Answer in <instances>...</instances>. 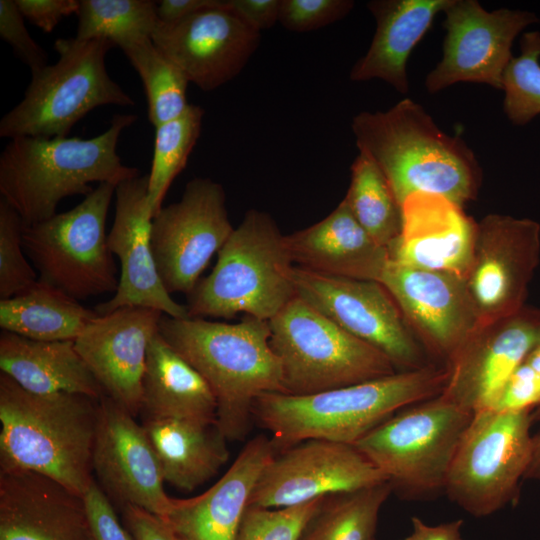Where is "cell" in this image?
<instances>
[{
    "mask_svg": "<svg viewBox=\"0 0 540 540\" xmlns=\"http://www.w3.org/2000/svg\"><path fill=\"white\" fill-rule=\"evenodd\" d=\"M446 381V366L430 364L309 395L264 393L252 418L276 453L310 439L354 445L398 411L439 396Z\"/></svg>",
    "mask_w": 540,
    "mask_h": 540,
    "instance_id": "cell-1",
    "label": "cell"
},
{
    "mask_svg": "<svg viewBox=\"0 0 540 540\" xmlns=\"http://www.w3.org/2000/svg\"><path fill=\"white\" fill-rule=\"evenodd\" d=\"M351 128L359 152L380 168L400 205L417 192L442 195L462 207L476 198L482 171L475 154L413 100L384 112H361Z\"/></svg>",
    "mask_w": 540,
    "mask_h": 540,
    "instance_id": "cell-2",
    "label": "cell"
},
{
    "mask_svg": "<svg viewBox=\"0 0 540 540\" xmlns=\"http://www.w3.org/2000/svg\"><path fill=\"white\" fill-rule=\"evenodd\" d=\"M100 400L75 393L35 394L0 374V472L47 476L84 496Z\"/></svg>",
    "mask_w": 540,
    "mask_h": 540,
    "instance_id": "cell-3",
    "label": "cell"
},
{
    "mask_svg": "<svg viewBox=\"0 0 540 540\" xmlns=\"http://www.w3.org/2000/svg\"><path fill=\"white\" fill-rule=\"evenodd\" d=\"M159 334L210 386L217 402V426L228 441L247 436L260 395L283 392L268 321L245 316L229 324L163 314Z\"/></svg>",
    "mask_w": 540,
    "mask_h": 540,
    "instance_id": "cell-4",
    "label": "cell"
},
{
    "mask_svg": "<svg viewBox=\"0 0 540 540\" xmlns=\"http://www.w3.org/2000/svg\"><path fill=\"white\" fill-rule=\"evenodd\" d=\"M136 114H116L102 134L79 137H17L0 154V195L24 225L56 214L61 200L90 194L94 182L118 185L139 176L122 163L117 145Z\"/></svg>",
    "mask_w": 540,
    "mask_h": 540,
    "instance_id": "cell-5",
    "label": "cell"
},
{
    "mask_svg": "<svg viewBox=\"0 0 540 540\" xmlns=\"http://www.w3.org/2000/svg\"><path fill=\"white\" fill-rule=\"evenodd\" d=\"M294 265L274 219L251 209L218 252L212 272L187 296L189 318L271 320L296 296Z\"/></svg>",
    "mask_w": 540,
    "mask_h": 540,
    "instance_id": "cell-6",
    "label": "cell"
},
{
    "mask_svg": "<svg viewBox=\"0 0 540 540\" xmlns=\"http://www.w3.org/2000/svg\"><path fill=\"white\" fill-rule=\"evenodd\" d=\"M106 39L59 38L58 60L33 73L23 99L0 121V136L67 137L97 107L132 106L134 100L109 76Z\"/></svg>",
    "mask_w": 540,
    "mask_h": 540,
    "instance_id": "cell-7",
    "label": "cell"
},
{
    "mask_svg": "<svg viewBox=\"0 0 540 540\" xmlns=\"http://www.w3.org/2000/svg\"><path fill=\"white\" fill-rule=\"evenodd\" d=\"M268 322L284 394L309 395L398 372L386 355L297 295Z\"/></svg>",
    "mask_w": 540,
    "mask_h": 540,
    "instance_id": "cell-8",
    "label": "cell"
},
{
    "mask_svg": "<svg viewBox=\"0 0 540 540\" xmlns=\"http://www.w3.org/2000/svg\"><path fill=\"white\" fill-rule=\"evenodd\" d=\"M473 413L441 395L406 407L354 446L405 497L444 491L460 439Z\"/></svg>",
    "mask_w": 540,
    "mask_h": 540,
    "instance_id": "cell-9",
    "label": "cell"
},
{
    "mask_svg": "<svg viewBox=\"0 0 540 540\" xmlns=\"http://www.w3.org/2000/svg\"><path fill=\"white\" fill-rule=\"evenodd\" d=\"M531 422L530 409L474 412L449 469L448 497L477 517L514 501L532 460Z\"/></svg>",
    "mask_w": 540,
    "mask_h": 540,
    "instance_id": "cell-10",
    "label": "cell"
},
{
    "mask_svg": "<svg viewBox=\"0 0 540 540\" xmlns=\"http://www.w3.org/2000/svg\"><path fill=\"white\" fill-rule=\"evenodd\" d=\"M115 189L100 183L74 208L24 225L23 247L40 280L77 300L116 292L119 277L105 230Z\"/></svg>",
    "mask_w": 540,
    "mask_h": 540,
    "instance_id": "cell-11",
    "label": "cell"
},
{
    "mask_svg": "<svg viewBox=\"0 0 540 540\" xmlns=\"http://www.w3.org/2000/svg\"><path fill=\"white\" fill-rule=\"evenodd\" d=\"M293 277L297 296L382 352L397 371L432 364L400 308L380 282L329 276L297 266Z\"/></svg>",
    "mask_w": 540,
    "mask_h": 540,
    "instance_id": "cell-12",
    "label": "cell"
},
{
    "mask_svg": "<svg viewBox=\"0 0 540 540\" xmlns=\"http://www.w3.org/2000/svg\"><path fill=\"white\" fill-rule=\"evenodd\" d=\"M233 230L223 186L210 178L190 180L181 199L152 219L153 255L167 292L188 296Z\"/></svg>",
    "mask_w": 540,
    "mask_h": 540,
    "instance_id": "cell-13",
    "label": "cell"
},
{
    "mask_svg": "<svg viewBox=\"0 0 540 540\" xmlns=\"http://www.w3.org/2000/svg\"><path fill=\"white\" fill-rule=\"evenodd\" d=\"M540 262V224L528 218L489 214L477 223L465 277L477 326L511 316L526 305Z\"/></svg>",
    "mask_w": 540,
    "mask_h": 540,
    "instance_id": "cell-14",
    "label": "cell"
},
{
    "mask_svg": "<svg viewBox=\"0 0 540 540\" xmlns=\"http://www.w3.org/2000/svg\"><path fill=\"white\" fill-rule=\"evenodd\" d=\"M384 482L385 476L354 445L310 439L272 457L248 507H291Z\"/></svg>",
    "mask_w": 540,
    "mask_h": 540,
    "instance_id": "cell-15",
    "label": "cell"
},
{
    "mask_svg": "<svg viewBox=\"0 0 540 540\" xmlns=\"http://www.w3.org/2000/svg\"><path fill=\"white\" fill-rule=\"evenodd\" d=\"M443 12V58L427 75V90L435 93L462 81L502 89L513 40L536 16L505 8L489 12L475 0H450Z\"/></svg>",
    "mask_w": 540,
    "mask_h": 540,
    "instance_id": "cell-16",
    "label": "cell"
},
{
    "mask_svg": "<svg viewBox=\"0 0 540 540\" xmlns=\"http://www.w3.org/2000/svg\"><path fill=\"white\" fill-rule=\"evenodd\" d=\"M92 470L99 487L120 509L132 505L163 519L169 513L173 498L165 492L159 461L143 425L108 396L99 402Z\"/></svg>",
    "mask_w": 540,
    "mask_h": 540,
    "instance_id": "cell-17",
    "label": "cell"
},
{
    "mask_svg": "<svg viewBox=\"0 0 540 540\" xmlns=\"http://www.w3.org/2000/svg\"><path fill=\"white\" fill-rule=\"evenodd\" d=\"M539 341L538 307L477 326L447 363L440 395L471 413L488 408Z\"/></svg>",
    "mask_w": 540,
    "mask_h": 540,
    "instance_id": "cell-18",
    "label": "cell"
},
{
    "mask_svg": "<svg viewBox=\"0 0 540 540\" xmlns=\"http://www.w3.org/2000/svg\"><path fill=\"white\" fill-rule=\"evenodd\" d=\"M261 33L228 8H215L173 24L158 23L156 47L205 92L237 77L257 50Z\"/></svg>",
    "mask_w": 540,
    "mask_h": 540,
    "instance_id": "cell-19",
    "label": "cell"
},
{
    "mask_svg": "<svg viewBox=\"0 0 540 540\" xmlns=\"http://www.w3.org/2000/svg\"><path fill=\"white\" fill-rule=\"evenodd\" d=\"M390 293L428 356L444 366L477 327L465 279L414 268L390 259L380 281Z\"/></svg>",
    "mask_w": 540,
    "mask_h": 540,
    "instance_id": "cell-20",
    "label": "cell"
},
{
    "mask_svg": "<svg viewBox=\"0 0 540 540\" xmlns=\"http://www.w3.org/2000/svg\"><path fill=\"white\" fill-rule=\"evenodd\" d=\"M115 216L107 244L121 266L114 295L95 307L98 315L122 307H147L172 318H189L186 305L177 303L162 284L151 244L152 212L148 178L125 180L115 189Z\"/></svg>",
    "mask_w": 540,
    "mask_h": 540,
    "instance_id": "cell-21",
    "label": "cell"
},
{
    "mask_svg": "<svg viewBox=\"0 0 540 540\" xmlns=\"http://www.w3.org/2000/svg\"><path fill=\"white\" fill-rule=\"evenodd\" d=\"M162 316L147 307L118 308L98 315L74 340L105 395L134 417L141 413L147 352Z\"/></svg>",
    "mask_w": 540,
    "mask_h": 540,
    "instance_id": "cell-22",
    "label": "cell"
},
{
    "mask_svg": "<svg viewBox=\"0 0 540 540\" xmlns=\"http://www.w3.org/2000/svg\"><path fill=\"white\" fill-rule=\"evenodd\" d=\"M400 206L401 231L388 247L390 259L465 279L473 257L477 222L462 206L442 195L413 193Z\"/></svg>",
    "mask_w": 540,
    "mask_h": 540,
    "instance_id": "cell-23",
    "label": "cell"
},
{
    "mask_svg": "<svg viewBox=\"0 0 540 540\" xmlns=\"http://www.w3.org/2000/svg\"><path fill=\"white\" fill-rule=\"evenodd\" d=\"M0 540H91L80 496L35 472H0Z\"/></svg>",
    "mask_w": 540,
    "mask_h": 540,
    "instance_id": "cell-24",
    "label": "cell"
},
{
    "mask_svg": "<svg viewBox=\"0 0 540 540\" xmlns=\"http://www.w3.org/2000/svg\"><path fill=\"white\" fill-rule=\"evenodd\" d=\"M275 454L269 437L255 436L212 487L192 498H173L164 520L182 540H236L254 487Z\"/></svg>",
    "mask_w": 540,
    "mask_h": 540,
    "instance_id": "cell-25",
    "label": "cell"
},
{
    "mask_svg": "<svg viewBox=\"0 0 540 540\" xmlns=\"http://www.w3.org/2000/svg\"><path fill=\"white\" fill-rule=\"evenodd\" d=\"M293 264L319 274L379 282L390 256L358 223L346 201L321 221L284 235Z\"/></svg>",
    "mask_w": 540,
    "mask_h": 540,
    "instance_id": "cell-26",
    "label": "cell"
},
{
    "mask_svg": "<svg viewBox=\"0 0 540 540\" xmlns=\"http://www.w3.org/2000/svg\"><path fill=\"white\" fill-rule=\"evenodd\" d=\"M450 0H373L367 4L376 31L366 54L353 65L352 81L381 79L398 92L409 91L407 61Z\"/></svg>",
    "mask_w": 540,
    "mask_h": 540,
    "instance_id": "cell-27",
    "label": "cell"
},
{
    "mask_svg": "<svg viewBox=\"0 0 540 540\" xmlns=\"http://www.w3.org/2000/svg\"><path fill=\"white\" fill-rule=\"evenodd\" d=\"M0 369L31 393H75L97 400L106 396L73 340H34L2 330Z\"/></svg>",
    "mask_w": 540,
    "mask_h": 540,
    "instance_id": "cell-28",
    "label": "cell"
},
{
    "mask_svg": "<svg viewBox=\"0 0 540 540\" xmlns=\"http://www.w3.org/2000/svg\"><path fill=\"white\" fill-rule=\"evenodd\" d=\"M142 425L164 481L181 491L191 492L203 485L228 461V440L217 423L144 418Z\"/></svg>",
    "mask_w": 540,
    "mask_h": 540,
    "instance_id": "cell-29",
    "label": "cell"
},
{
    "mask_svg": "<svg viewBox=\"0 0 540 540\" xmlns=\"http://www.w3.org/2000/svg\"><path fill=\"white\" fill-rule=\"evenodd\" d=\"M141 412L145 418L217 423V402L210 386L159 331L147 352Z\"/></svg>",
    "mask_w": 540,
    "mask_h": 540,
    "instance_id": "cell-30",
    "label": "cell"
},
{
    "mask_svg": "<svg viewBox=\"0 0 540 540\" xmlns=\"http://www.w3.org/2000/svg\"><path fill=\"white\" fill-rule=\"evenodd\" d=\"M98 316L79 300L40 279L26 291L0 300V327L42 341L75 340Z\"/></svg>",
    "mask_w": 540,
    "mask_h": 540,
    "instance_id": "cell-31",
    "label": "cell"
},
{
    "mask_svg": "<svg viewBox=\"0 0 540 540\" xmlns=\"http://www.w3.org/2000/svg\"><path fill=\"white\" fill-rule=\"evenodd\" d=\"M392 487L384 482L327 496L299 540H372Z\"/></svg>",
    "mask_w": 540,
    "mask_h": 540,
    "instance_id": "cell-32",
    "label": "cell"
},
{
    "mask_svg": "<svg viewBox=\"0 0 540 540\" xmlns=\"http://www.w3.org/2000/svg\"><path fill=\"white\" fill-rule=\"evenodd\" d=\"M344 200L363 229L388 249L401 231V206L380 168L362 152L351 165Z\"/></svg>",
    "mask_w": 540,
    "mask_h": 540,
    "instance_id": "cell-33",
    "label": "cell"
},
{
    "mask_svg": "<svg viewBox=\"0 0 540 540\" xmlns=\"http://www.w3.org/2000/svg\"><path fill=\"white\" fill-rule=\"evenodd\" d=\"M76 15V39H106L122 50L152 39L159 23L151 0H80Z\"/></svg>",
    "mask_w": 540,
    "mask_h": 540,
    "instance_id": "cell-34",
    "label": "cell"
},
{
    "mask_svg": "<svg viewBox=\"0 0 540 540\" xmlns=\"http://www.w3.org/2000/svg\"><path fill=\"white\" fill-rule=\"evenodd\" d=\"M137 71L145 90L150 123L157 127L180 115L190 105L186 92L189 81L183 72L146 39L122 50Z\"/></svg>",
    "mask_w": 540,
    "mask_h": 540,
    "instance_id": "cell-35",
    "label": "cell"
},
{
    "mask_svg": "<svg viewBox=\"0 0 540 540\" xmlns=\"http://www.w3.org/2000/svg\"><path fill=\"white\" fill-rule=\"evenodd\" d=\"M204 109L190 104L179 117L155 127L154 149L148 178V202L154 217L163 207L167 191L185 168L200 136Z\"/></svg>",
    "mask_w": 540,
    "mask_h": 540,
    "instance_id": "cell-36",
    "label": "cell"
},
{
    "mask_svg": "<svg viewBox=\"0 0 540 540\" xmlns=\"http://www.w3.org/2000/svg\"><path fill=\"white\" fill-rule=\"evenodd\" d=\"M540 33H525L521 54L512 57L503 75V109L516 125H524L540 114Z\"/></svg>",
    "mask_w": 540,
    "mask_h": 540,
    "instance_id": "cell-37",
    "label": "cell"
},
{
    "mask_svg": "<svg viewBox=\"0 0 540 540\" xmlns=\"http://www.w3.org/2000/svg\"><path fill=\"white\" fill-rule=\"evenodd\" d=\"M24 223L19 214L0 198V298L14 297L39 278L29 264L23 247Z\"/></svg>",
    "mask_w": 540,
    "mask_h": 540,
    "instance_id": "cell-38",
    "label": "cell"
},
{
    "mask_svg": "<svg viewBox=\"0 0 540 540\" xmlns=\"http://www.w3.org/2000/svg\"><path fill=\"white\" fill-rule=\"evenodd\" d=\"M326 497L285 508L248 507L236 540H299Z\"/></svg>",
    "mask_w": 540,
    "mask_h": 540,
    "instance_id": "cell-39",
    "label": "cell"
},
{
    "mask_svg": "<svg viewBox=\"0 0 540 540\" xmlns=\"http://www.w3.org/2000/svg\"><path fill=\"white\" fill-rule=\"evenodd\" d=\"M352 0H280L278 22L292 32H309L344 18Z\"/></svg>",
    "mask_w": 540,
    "mask_h": 540,
    "instance_id": "cell-40",
    "label": "cell"
},
{
    "mask_svg": "<svg viewBox=\"0 0 540 540\" xmlns=\"http://www.w3.org/2000/svg\"><path fill=\"white\" fill-rule=\"evenodd\" d=\"M540 404V341L512 373L489 408L527 410Z\"/></svg>",
    "mask_w": 540,
    "mask_h": 540,
    "instance_id": "cell-41",
    "label": "cell"
},
{
    "mask_svg": "<svg viewBox=\"0 0 540 540\" xmlns=\"http://www.w3.org/2000/svg\"><path fill=\"white\" fill-rule=\"evenodd\" d=\"M24 19L15 0H0V37L33 74L48 65V55L28 32Z\"/></svg>",
    "mask_w": 540,
    "mask_h": 540,
    "instance_id": "cell-42",
    "label": "cell"
},
{
    "mask_svg": "<svg viewBox=\"0 0 540 540\" xmlns=\"http://www.w3.org/2000/svg\"><path fill=\"white\" fill-rule=\"evenodd\" d=\"M91 540H134L128 529L117 516L115 507L96 480L83 496Z\"/></svg>",
    "mask_w": 540,
    "mask_h": 540,
    "instance_id": "cell-43",
    "label": "cell"
},
{
    "mask_svg": "<svg viewBox=\"0 0 540 540\" xmlns=\"http://www.w3.org/2000/svg\"><path fill=\"white\" fill-rule=\"evenodd\" d=\"M24 18L46 33L67 16L77 14L78 0H15Z\"/></svg>",
    "mask_w": 540,
    "mask_h": 540,
    "instance_id": "cell-44",
    "label": "cell"
},
{
    "mask_svg": "<svg viewBox=\"0 0 540 540\" xmlns=\"http://www.w3.org/2000/svg\"><path fill=\"white\" fill-rule=\"evenodd\" d=\"M122 522L134 540H182L161 517L142 508L127 505L122 509Z\"/></svg>",
    "mask_w": 540,
    "mask_h": 540,
    "instance_id": "cell-45",
    "label": "cell"
},
{
    "mask_svg": "<svg viewBox=\"0 0 540 540\" xmlns=\"http://www.w3.org/2000/svg\"><path fill=\"white\" fill-rule=\"evenodd\" d=\"M228 8L261 33L279 20L280 0H227Z\"/></svg>",
    "mask_w": 540,
    "mask_h": 540,
    "instance_id": "cell-46",
    "label": "cell"
},
{
    "mask_svg": "<svg viewBox=\"0 0 540 540\" xmlns=\"http://www.w3.org/2000/svg\"><path fill=\"white\" fill-rule=\"evenodd\" d=\"M223 3L224 0H162L157 2V15L159 22L173 24Z\"/></svg>",
    "mask_w": 540,
    "mask_h": 540,
    "instance_id": "cell-47",
    "label": "cell"
},
{
    "mask_svg": "<svg viewBox=\"0 0 540 540\" xmlns=\"http://www.w3.org/2000/svg\"><path fill=\"white\" fill-rule=\"evenodd\" d=\"M462 521H452L436 526L424 523L418 517L412 518L411 534L401 540H462Z\"/></svg>",
    "mask_w": 540,
    "mask_h": 540,
    "instance_id": "cell-48",
    "label": "cell"
},
{
    "mask_svg": "<svg viewBox=\"0 0 540 540\" xmlns=\"http://www.w3.org/2000/svg\"><path fill=\"white\" fill-rule=\"evenodd\" d=\"M524 479L540 480V432L534 437L532 460Z\"/></svg>",
    "mask_w": 540,
    "mask_h": 540,
    "instance_id": "cell-49",
    "label": "cell"
},
{
    "mask_svg": "<svg viewBox=\"0 0 540 540\" xmlns=\"http://www.w3.org/2000/svg\"><path fill=\"white\" fill-rule=\"evenodd\" d=\"M372 540H375V538H374V539H372Z\"/></svg>",
    "mask_w": 540,
    "mask_h": 540,
    "instance_id": "cell-50",
    "label": "cell"
}]
</instances>
